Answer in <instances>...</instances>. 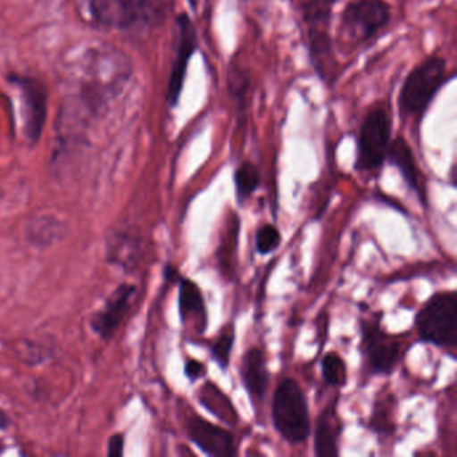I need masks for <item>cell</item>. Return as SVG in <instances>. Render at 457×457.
<instances>
[{"mask_svg": "<svg viewBox=\"0 0 457 457\" xmlns=\"http://www.w3.org/2000/svg\"><path fill=\"white\" fill-rule=\"evenodd\" d=\"M235 345V328L234 325L226 326L219 334L218 338L211 345L210 353L213 361L218 362L223 370H227L231 361V353Z\"/></svg>", "mask_w": 457, "mask_h": 457, "instance_id": "obj_22", "label": "cell"}, {"mask_svg": "<svg viewBox=\"0 0 457 457\" xmlns=\"http://www.w3.org/2000/svg\"><path fill=\"white\" fill-rule=\"evenodd\" d=\"M395 401L393 395H386L374 403L370 417V429L377 435L390 436L395 432Z\"/></svg>", "mask_w": 457, "mask_h": 457, "instance_id": "obj_20", "label": "cell"}, {"mask_svg": "<svg viewBox=\"0 0 457 457\" xmlns=\"http://www.w3.org/2000/svg\"><path fill=\"white\" fill-rule=\"evenodd\" d=\"M362 352L374 374H390L397 366L403 344L382 330L378 320H363L361 325Z\"/></svg>", "mask_w": 457, "mask_h": 457, "instance_id": "obj_9", "label": "cell"}, {"mask_svg": "<svg viewBox=\"0 0 457 457\" xmlns=\"http://www.w3.org/2000/svg\"><path fill=\"white\" fill-rule=\"evenodd\" d=\"M245 2H248V0H245Z\"/></svg>", "mask_w": 457, "mask_h": 457, "instance_id": "obj_29", "label": "cell"}, {"mask_svg": "<svg viewBox=\"0 0 457 457\" xmlns=\"http://www.w3.org/2000/svg\"><path fill=\"white\" fill-rule=\"evenodd\" d=\"M61 235H62V224L53 215L39 216L29 224V240L39 247L53 245L57 242Z\"/></svg>", "mask_w": 457, "mask_h": 457, "instance_id": "obj_18", "label": "cell"}, {"mask_svg": "<svg viewBox=\"0 0 457 457\" xmlns=\"http://www.w3.org/2000/svg\"><path fill=\"white\" fill-rule=\"evenodd\" d=\"M248 89H250V76L245 73V69L231 65L228 74V90L232 100L237 103L239 108H245Z\"/></svg>", "mask_w": 457, "mask_h": 457, "instance_id": "obj_23", "label": "cell"}, {"mask_svg": "<svg viewBox=\"0 0 457 457\" xmlns=\"http://www.w3.org/2000/svg\"><path fill=\"white\" fill-rule=\"evenodd\" d=\"M175 47V60H173L172 68H170L167 89V103L170 108H176L180 103L189 61L192 60L195 53L199 49L196 28H195L191 17L184 14V12L176 18Z\"/></svg>", "mask_w": 457, "mask_h": 457, "instance_id": "obj_8", "label": "cell"}, {"mask_svg": "<svg viewBox=\"0 0 457 457\" xmlns=\"http://www.w3.org/2000/svg\"><path fill=\"white\" fill-rule=\"evenodd\" d=\"M136 287L133 285H121L111 294L103 310L96 312L92 328L98 336L108 338L119 328L130 306Z\"/></svg>", "mask_w": 457, "mask_h": 457, "instance_id": "obj_12", "label": "cell"}, {"mask_svg": "<svg viewBox=\"0 0 457 457\" xmlns=\"http://www.w3.org/2000/svg\"><path fill=\"white\" fill-rule=\"evenodd\" d=\"M240 377L253 403L263 400L269 389L270 373L266 357L261 349L251 347L243 355Z\"/></svg>", "mask_w": 457, "mask_h": 457, "instance_id": "obj_13", "label": "cell"}, {"mask_svg": "<svg viewBox=\"0 0 457 457\" xmlns=\"http://www.w3.org/2000/svg\"><path fill=\"white\" fill-rule=\"evenodd\" d=\"M199 401L208 411L218 417L224 424L237 425L239 422L234 403L212 381H207L203 385L202 389L199 390Z\"/></svg>", "mask_w": 457, "mask_h": 457, "instance_id": "obj_17", "label": "cell"}, {"mask_svg": "<svg viewBox=\"0 0 457 457\" xmlns=\"http://www.w3.org/2000/svg\"><path fill=\"white\" fill-rule=\"evenodd\" d=\"M341 419L337 414V403L326 406L317 419L314 449L320 457L338 456V438L341 436Z\"/></svg>", "mask_w": 457, "mask_h": 457, "instance_id": "obj_16", "label": "cell"}, {"mask_svg": "<svg viewBox=\"0 0 457 457\" xmlns=\"http://www.w3.org/2000/svg\"><path fill=\"white\" fill-rule=\"evenodd\" d=\"M282 242L279 229L272 224H264L256 231L255 248L261 255H269L279 247Z\"/></svg>", "mask_w": 457, "mask_h": 457, "instance_id": "obj_24", "label": "cell"}, {"mask_svg": "<svg viewBox=\"0 0 457 457\" xmlns=\"http://www.w3.org/2000/svg\"><path fill=\"white\" fill-rule=\"evenodd\" d=\"M186 429L189 440L208 456H237L235 436L226 428L218 427L194 413L187 419Z\"/></svg>", "mask_w": 457, "mask_h": 457, "instance_id": "obj_10", "label": "cell"}, {"mask_svg": "<svg viewBox=\"0 0 457 457\" xmlns=\"http://www.w3.org/2000/svg\"><path fill=\"white\" fill-rule=\"evenodd\" d=\"M165 277H167L168 279H172L173 282H178V280L181 279L178 270L173 269V267L170 266H168L167 269H165Z\"/></svg>", "mask_w": 457, "mask_h": 457, "instance_id": "obj_27", "label": "cell"}, {"mask_svg": "<svg viewBox=\"0 0 457 457\" xmlns=\"http://www.w3.org/2000/svg\"><path fill=\"white\" fill-rule=\"evenodd\" d=\"M390 20L386 0H352L342 10L341 31L353 45H362L386 29Z\"/></svg>", "mask_w": 457, "mask_h": 457, "instance_id": "obj_7", "label": "cell"}, {"mask_svg": "<svg viewBox=\"0 0 457 457\" xmlns=\"http://www.w3.org/2000/svg\"><path fill=\"white\" fill-rule=\"evenodd\" d=\"M87 17L100 28L148 31L167 21V0H85Z\"/></svg>", "mask_w": 457, "mask_h": 457, "instance_id": "obj_1", "label": "cell"}, {"mask_svg": "<svg viewBox=\"0 0 457 457\" xmlns=\"http://www.w3.org/2000/svg\"><path fill=\"white\" fill-rule=\"evenodd\" d=\"M179 312L181 322L194 323L200 334L207 330L208 312L204 296L199 286L191 279H180L179 288Z\"/></svg>", "mask_w": 457, "mask_h": 457, "instance_id": "obj_15", "label": "cell"}, {"mask_svg": "<svg viewBox=\"0 0 457 457\" xmlns=\"http://www.w3.org/2000/svg\"><path fill=\"white\" fill-rule=\"evenodd\" d=\"M10 425V419L4 411H0V429H6Z\"/></svg>", "mask_w": 457, "mask_h": 457, "instance_id": "obj_28", "label": "cell"}, {"mask_svg": "<svg viewBox=\"0 0 457 457\" xmlns=\"http://www.w3.org/2000/svg\"><path fill=\"white\" fill-rule=\"evenodd\" d=\"M108 452L111 456H121L124 453V437L121 435H114L109 440Z\"/></svg>", "mask_w": 457, "mask_h": 457, "instance_id": "obj_26", "label": "cell"}, {"mask_svg": "<svg viewBox=\"0 0 457 457\" xmlns=\"http://www.w3.org/2000/svg\"><path fill=\"white\" fill-rule=\"evenodd\" d=\"M386 162L400 170L401 176L408 184L409 188L416 192L420 200L427 204L425 189L422 188L421 184V173H420L413 152H411V148L406 143L405 138L397 137L392 140L389 151H387Z\"/></svg>", "mask_w": 457, "mask_h": 457, "instance_id": "obj_14", "label": "cell"}, {"mask_svg": "<svg viewBox=\"0 0 457 457\" xmlns=\"http://www.w3.org/2000/svg\"><path fill=\"white\" fill-rule=\"evenodd\" d=\"M322 377L326 384L334 387H342L347 382V368L344 358L337 353H328L322 358Z\"/></svg>", "mask_w": 457, "mask_h": 457, "instance_id": "obj_21", "label": "cell"}, {"mask_svg": "<svg viewBox=\"0 0 457 457\" xmlns=\"http://www.w3.org/2000/svg\"><path fill=\"white\" fill-rule=\"evenodd\" d=\"M452 79H454V74H448L446 61L440 55H430L414 66L398 93L401 120H411L420 124L436 96Z\"/></svg>", "mask_w": 457, "mask_h": 457, "instance_id": "obj_2", "label": "cell"}, {"mask_svg": "<svg viewBox=\"0 0 457 457\" xmlns=\"http://www.w3.org/2000/svg\"><path fill=\"white\" fill-rule=\"evenodd\" d=\"M392 143V120L384 105L371 108L363 117L358 130L355 170L376 172L386 162Z\"/></svg>", "mask_w": 457, "mask_h": 457, "instance_id": "obj_6", "label": "cell"}, {"mask_svg": "<svg viewBox=\"0 0 457 457\" xmlns=\"http://www.w3.org/2000/svg\"><path fill=\"white\" fill-rule=\"evenodd\" d=\"M184 371H186V376L188 377L189 381L196 382L197 379L202 378V377L207 374V366L203 362H199V361L188 360L186 366H184Z\"/></svg>", "mask_w": 457, "mask_h": 457, "instance_id": "obj_25", "label": "cell"}, {"mask_svg": "<svg viewBox=\"0 0 457 457\" xmlns=\"http://www.w3.org/2000/svg\"><path fill=\"white\" fill-rule=\"evenodd\" d=\"M337 2L338 0H306L302 6L310 63L323 81H328L336 68L330 28Z\"/></svg>", "mask_w": 457, "mask_h": 457, "instance_id": "obj_3", "label": "cell"}, {"mask_svg": "<svg viewBox=\"0 0 457 457\" xmlns=\"http://www.w3.org/2000/svg\"><path fill=\"white\" fill-rule=\"evenodd\" d=\"M234 181L237 203L243 204L255 194L256 189L261 186V172L255 164L245 162L235 170Z\"/></svg>", "mask_w": 457, "mask_h": 457, "instance_id": "obj_19", "label": "cell"}, {"mask_svg": "<svg viewBox=\"0 0 457 457\" xmlns=\"http://www.w3.org/2000/svg\"><path fill=\"white\" fill-rule=\"evenodd\" d=\"M271 417L275 430L288 443L302 444L309 437V403L295 379L285 378L278 385L272 397Z\"/></svg>", "mask_w": 457, "mask_h": 457, "instance_id": "obj_4", "label": "cell"}, {"mask_svg": "<svg viewBox=\"0 0 457 457\" xmlns=\"http://www.w3.org/2000/svg\"><path fill=\"white\" fill-rule=\"evenodd\" d=\"M417 334L421 341L441 349L454 350L457 339V296L438 293L430 296L416 315Z\"/></svg>", "mask_w": 457, "mask_h": 457, "instance_id": "obj_5", "label": "cell"}, {"mask_svg": "<svg viewBox=\"0 0 457 457\" xmlns=\"http://www.w3.org/2000/svg\"><path fill=\"white\" fill-rule=\"evenodd\" d=\"M23 98V130L31 143L41 137L47 117V96L44 85L33 79H20L17 81Z\"/></svg>", "mask_w": 457, "mask_h": 457, "instance_id": "obj_11", "label": "cell"}]
</instances>
